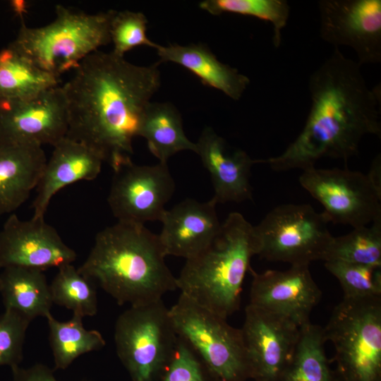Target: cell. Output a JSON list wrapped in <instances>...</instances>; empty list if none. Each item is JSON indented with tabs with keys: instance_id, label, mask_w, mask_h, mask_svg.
Segmentation results:
<instances>
[{
	"instance_id": "1",
	"label": "cell",
	"mask_w": 381,
	"mask_h": 381,
	"mask_svg": "<svg viewBox=\"0 0 381 381\" xmlns=\"http://www.w3.org/2000/svg\"><path fill=\"white\" fill-rule=\"evenodd\" d=\"M159 64L135 65L99 50L85 58L62 86L66 137L93 150L114 171L132 162L133 140L161 85Z\"/></svg>"
},
{
	"instance_id": "2",
	"label": "cell",
	"mask_w": 381,
	"mask_h": 381,
	"mask_svg": "<svg viewBox=\"0 0 381 381\" xmlns=\"http://www.w3.org/2000/svg\"><path fill=\"white\" fill-rule=\"evenodd\" d=\"M361 67L334 48L309 78L311 103L301 132L282 154L258 162L275 171L305 170L322 158L356 155L366 135L380 138V87H368Z\"/></svg>"
},
{
	"instance_id": "3",
	"label": "cell",
	"mask_w": 381,
	"mask_h": 381,
	"mask_svg": "<svg viewBox=\"0 0 381 381\" xmlns=\"http://www.w3.org/2000/svg\"><path fill=\"white\" fill-rule=\"evenodd\" d=\"M158 234L145 225L117 222L99 231L78 268L119 305L139 306L177 289Z\"/></svg>"
},
{
	"instance_id": "4",
	"label": "cell",
	"mask_w": 381,
	"mask_h": 381,
	"mask_svg": "<svg viewBox=\"0 0 381 381\" xmlns=\"http://www.w3.org/2000/svg\"><path fill=\"white\" fill-rule=\"evenodd\" d=\"M257 255L253 226L239 212L230 213L212 243L186 260L176 277L181 294L227 319L239 309L242 286Z\"/></svg>"
},
{
	"instance_id": "5",
	"label": "cell",
	"mask_w": 381,
	"mask_h": 381,
	"mask_svg": "<svg viewBox=\"0 0 381 381\" xmlns=\"http://www.w3.org/2000/svg\"><path fill=\"white\" fill-rule=\"evenodd\" d=\"M114 12L87 13L59 4L54 20L46 25L30 28L22 18L18 34L9 44L41 69L61 78L111 42Z\"/></svg>"
},
{
	"instance_id": "6",
	"label": "cell",
	"mask_w": 381,
	"mask_h": 381,
	"mask_svg": "<svg viewBox=\"0 0 381 381\" xmlns=\"http://www.w3.org/2000/svg\"><path fill=\"white\" fill-rule=\"evenodd\" d=\"M323 329L337 381H381V297H344Z\"/></svg>"
},
{
	"instance_id": "7",
	"label": "cell",
	"mask_w": 381,
	"mask_h": 381,
	"mask_svg": "<svg viewBox=\"0 0 381 381\" xmlns=\"http://www.w3.org/2000/svg\"><path fill=\"white\" fill-rule=\"evenodd\" d=\"M117 356L132 381H157L176 349L178 335L162 299L130 306L114 327Z\"/></svg>"
},
{
	"instance_id": "8",
	"label": "cell",
	"mask_w": 381,
	"mask_h": 381,
	"mask_svg": "<svg viewBox=\"0 0 381 381\" xmlns=\"http://www.w3.org/2000/svg\"><path fill=\"white\" fill-rule=\"evenodd\" d=\"M169 310L178 337L221 381L250 379L241 329L181 294Z\"/></svg>"
},
{
	"instance_id": "9",
	"label": "cell",
	"mask_w": 381,
	"mask_h": 381,
	"mask_svg": "<svg viewBox=\"0 0 381 381\" xmlns=\"http://www.w3.org/2000/svg\"><path fill=\"white\" fill-rule=\"evenodd\" d=\"M328 223L308 204L278 205L253 226L257 255L291 266L323 260L334 238Z\"/></svg>"
},
{
	"instance_id": "10",
	"label": "cell",
	"mask_w": 381,
	"mask_h": 381,
	"mask_svg": "<svg viewBox=\"0 0 381 381\" xmlns=\"http://www.w3.org/2000/svg\"><path fill=\"white\" fill-rule=\"evenodd\" d=\"M298 181L323 206L329 222L358 228L381 219V182L370 173L313 167Z\"/></svg>"
},
{
	"instance_id": "11",
	"label": "cell",
	"mask_w": 381,
	"mask_h": 381,
	"mask_svg": "<svg viewBox=\"0 0 381 381\" xmlns=\"http://www.w3.org/2000/svg\"><path fill=\"white\" fill-rule=\"evenodd\" d=\"M68 115L62 86L36 96L0 100V147L54 146L66 137Z\"/></svg>"
},
{
	"instance_id": "12",
	"label": "cell",
	"mask_w": 381,
	"mask_h": 381,
	"mask_svg": "<svg viewBox=\"0 0 381 381\" xmlns=\"http://www.w3.org/2000/svg\"><path fill=\"white\" fill-rule=\"evenodd\" d=\"M174 190L167 163L132 162L114 171L107 202L117 222L145 225L160 221Z\"/></svg>"
},
{
	"instance_id": "13",
	"label": "cell",
	"mask_w": 381,
	"mask_h": 381,
	"mask_svg": "<svg viewBox=\"0 0 381 381\" xmlns=\"http://www.w3.org/2000/svg\"><path fill=\"white\" fill-rule=\"evenodd\" d=\"M320 37L353 49L361 66L381 62V0H320Z\"/></svg>"
},
{
	"instance_id": "14",
	"label": "cell",
	"mask_w": 381,
	"mask_h": 381,
	"mask_svg": "<svg viewBox=\"0 0 381 381\" xmlns=\"http://www.w3.org/2000/svg\"><path fill=\"white\" fill-rule=\"evenodd\" d=\"M300 328L284 318L246 306L241 330L250 379L279 381L296 349Z\"/></svg>"
},
{
	"instance_id": "15",
	"label": "cell",
	"mask_w": 381,
	"mask_h": 381,
	"mask_svg": "<svg viewBox=\"0 0 381 381\" xmlns=\"http://www.w3.org/2000/svg\"><path fill=\"white\" fill-rule=\"evenodd\" d=\"M76 252L44 218L20 219L10 214L0 231V268L16 266L44 270L72 264Z\"/></svg>"
},
{
	"instance_id": "16",
	"label": "cell",
	"mask_w": 381,
	"mask_h": 381,
	"mask_svg": "<svg viewBox=\"0 0 381 381\" xmlns=\"http://www.w3.org/2000/svg\"><path fill=\"white\" fill-rule=\"evenodd\" d=\"M253 275L249 304L284 318L299 327L310 322L312 310L322 291L309 265H293L284 271L267 270Z\"/></svg>"
},
{
	"instance_id": "17",
	"label": "cell",
	"mask_w": 381,
	"mask_h": 381,
	"mask_svg": "<svg viewBox=\"0 0 381 381\" xmlns=\"http://www.w3.org/2000/svg\"><path fill=\"white\" fill-rule=\"evenodd\" d=\"M217 202L187 198L164 211L158 234L166 255L193 258L205 250L219 231Z\"/></svg>"
},
{
	"instance_id": "18",
	"label": "cell",
	"mask_w": 381,
	"mask_h": 381,
	"mask_svg": "<svg viewBox=\"0 0 381 381\" xmlns=\"http://www.w3.org/2000/svg\"><path fill=\"white\" fill-rule=\"evenodd\" d=\"M196 154L210 173L217 203L252 200L250 183L252 166L257 163L244 150L232 149L212 128L202 131Z\"/></svg>"
},
{
	"instance_id": "19",
	"label": "cell",
	"mask_w": 381,
	"mask_h": 381,
	"mask_svg": "<svg viewBox=\"0 0 381 381\" xmlns=\"http://www.w3.org/2000/svg\"><path fill=\"white\" fill-rule=\"evenodd\" d=\"M102 158L85 145L65 137L47 160L32 204L33 218H44L52 198L64 187L92 181L99 174Z\"/></svg>"
},
{
	"instance_id": "20",
	"label": "cell",
	"mask_w": 381,
	"mask_h": 381,
	"mask_svg": "<svg viewBox=\"0 0 381 381\" xmlns=\"http://www.w3.org/2000/svg\"><path fill=\"white\" fill-rule=\"evenodd\" d=\"M47 162L42 147H0V214H12L36 189Z\"/></svg>"
},
{
	"instance_id": "21",
	"label": "cell",
	"mask_w": 381,
	"mask_h": 381,
	"mask_svg": "<svg viewBox=\"0 0 381 381\" xmlns=\"http://www.w3.org/2000/svg\"><path fill=\"white\" fill-rule=\"evenodd\" d=\"M155 49L159 62H173L184 67L203 84L221 91L234 100L240 99L250 83L246 75L221 62L202 44H158Z\"/></svg>"
},
{
	"instance_id": "22",
	"label": "cell",
	"mask_w": 381,
	"mask_h": 381,
	"mask_svg": "<svg viewBox=\"0 0 381 381\" xmlns=\"http://www.w3.org/2000/svg\"><path fill=\"white\" fill-rule=\"evenodd\" d=\"M0 272V295L5 310L16 311L31 321L47 318L53 304L43 271L11 266Z\"/></svg>"
},
{
	"instance_id": "23",
	"label": "cell",
	"mask_w": 381,
	"mask_h": 381,
	"mask_svg": "<svg viewBox=\"0 0 381 381\" xmlns=\"http://www.w3.org/2000/svg\"><path fill=\"white\" fill-rule=\"evenodd\" d=\"M138 136L147 140L150 152L159 162L167 163L171 157L181 151L196 152V143L186 135L180 113L168 102H151L147 106Z\"/></svg>"
},
{
	"instance_id": "24",
	"label": "cell",
	"mask_w": 381,
	"mask_h": 381,
	"mask_svg": "<svg viewBox=\"0 0 381 381\" xmlns=\"http://www.w3.org/2000/svg\"><path fill=\"white\" fill-rule=\"evenodd\" d=\"M60 82V78L39 68L9 44L0 50V100L30 98Z\"/></svg>"
},
{
	"instance_id": "25",
	"label": "cell",
	"mask_w": 381,
	"mask_h": 381,
	"mask_svg": "<svg viewBox=\"0 0 381 381\" xmlns=\"http://www.w3.org/2000/svg\"><path fill=\"white\" fill-rule=\"evenodd\" d=\"M323 327L311 322L300 328L293 356L279 381H337L325 354Z\"/></svg>"
},
{
	"instance_id": "26",
	"label": "cell",
	"mask_w": 381,
	"mask_h": 381,
	"mask_svg": "<svg viewBox=\"0 0 381 381\" xmlns=\"http://www.w3.org/2000/svg\"><path fill=\"white\" fill-rule=\"evenodd\" d=\"M46 319L55 370L66 369L79 356L106 344L99 331L85 328L80 316L73 315L68 320L59 321L50 314Z\"/></svg>"
},
{
	"instance_id": "27",
	"label": "cell",
	"mask_w": 381,
	"mask_h": 381,
	"mask_svg": "<svg viewBox=\"0 0 381 381\" xmlns=\"http://www.w3.org/2000/svg\"><path fill=\"white\" fill-rule=\"evenodd\" d=\"M336 260L353 264L381 266V219L334 237L323 261Z\"/></svg>"
},
{
	"instance_id": "28",
	"label": "cell",
	"mask_w": 381,
	"mask_h": 381,
	"mask_svg": "<svg viewBox=\"0 0 381 381\" xmlns=\"http://www.w3.org/2000/svg\"><path fill=\"white\" fill-rule=\"evenodd\" d=\"M95 284L80 274L72 264L63 266L49 284L53 304L64 306L73 315L94 316L97 313Z\"/></svg>"
},
{
	"instance_id": "29",
	"label": "cell",
	"mask_w": 381,
	"mask_h": 381,
	"mask_svg": "<svg viewBox=\"0 0 381 381\" xmlns=\"http://www.w3.org/2000/svg\"><path fill=\"white\" fill-rule=\"evenodd\" d=\"M201 9L214 16L224 13L257 18L273 26V44L278 48L282 42V31L286 25L290 7L285 0H205Z\"/></svg>"
},
{
	"instance_id": "30",
	"label": "cell",
	"mask_w": 381,
	"mask_h": 381,
	"mask_svg": "<svg viewBox=\"0 0 381 381\" xmlns=\"http://www.w3.org/2000/svg\"><path fill=\"white\" fill-rule=\"evenodd\" d=\"M325 267L339 281L344 297H381V266L329 260Z\"/></svg>"
},
{
	"instance_id": "31",
	"label": "cell",
	"mask_w": 381,
	"mask_h": 381,
	"mask_svg": "<svg viewBox=\"0 0 381 381\" xmlns=\"http://www.w3.org/2000/svg\"><path fill=\"white\" fill-rule=\"evenodd\" d=\"M147 19L143 13L115 11L109 29L110 42L114 45L111 52L124 56L125 53L138 46L155 49L158 44L147 37Z\"/></svg>"
},
{
	"instance_id": "32",
	"label": "cell",
	"mask_w": 381,
	"mask_h": 381,
	"mask_svg": "<svg viewBox=\"0 0 381 381\" xmlns=\"http://www.w3.org/2000/svg\"><path fill=\"white\" fill-rule=\"evenodd\" d=\"M31 322L13 310H4L0 314V366L12 369L20 365L26 331Z\"/></svg>"
},
{
	"instance_id": "33",
	"label": "cell",
	"mask_w": 381,
	"mask_h": 381,
	"mask_svg": "<svg viewBox=\"0 0 381 381\" xmlns=\"http://www.w3.org/2000/svg\"><path fill=\"white\" fill-rule=\"evenodd\" d=\"M157 381H221L180 337L175 353Z\"/></svg>"
},
{
	"instance_id": "34",
	"label": "cell",
	"mask_w": 381,
	"mask_h": 381,
	"mask_svg": "<svg viewBox=\"0 0 381 381\" xmlns=\"http://www.w3.org/2000/svg\"><path fill=\"white\" fill-rule=\"evenodd\" d=\"M11 371L13 381H58L54 370L42 363H35L28 368H21L19 365L12 368Z\"/></svg>"
},
{
	"instance_id": "35",
	"label": "cell",
	"mask_w": 381,
	"mask_h": 381,
	"mask_svg": "<svg viewBox=\"0 0 381 381\" xmlns=\"http://www.w3.org/2000/svg\"><path fill=\"white\" fill-rule=\"evenodd\" d=\"M11 6L14 11L23 18L22 15L26 12V3L23 1H12Z\"/></svg>"
},
{
	"instance_id": "36",
	"label": "cell",
	"mask_w": 381,
	"mask_h": 381,
	"mask_svg": "<svg viewBox=\"0 0 381 381\" xmlns=\"http://www.w3.org/2000/svg\"><path fill=\"white\" fill-rule=\"evenodd\" d=\"M1 270V269L0 268V270Z\"/></svg>"
}]
</instances>
